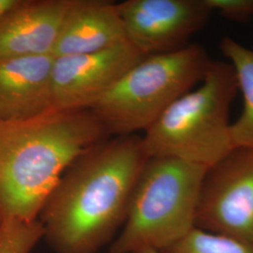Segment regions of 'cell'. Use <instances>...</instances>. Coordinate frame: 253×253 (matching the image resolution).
<instances>
[{"mask_svg": "<svg viewBox=\"0 0 253 253\" xmlns=\"http://www.w3.org/2000/svg\"><path fill=\"white\" fill-rule=\"evenodd\" d=\"M148 158L142 137L103 140L76 158L47 197L38 220L55 253H96L122 227Z\"/></svg>", "mask_w": 253, "mask_h": 253, "instance_id": "6da1fadb", "label": "cell"}, {"mask_svg": "<svg viewBox=\"0 0 253 253\" xmlns=\"http://www.w3.org/2000/svg\"><path fill=\"white\" fill-rule=\"evenodd\" d=\"M106 134L90 110L0 119V222L38 219L64 171Z\"/></svg>", "mask_w": 253, "mask_h": 253, "instance_id": "7a4b0ae2", "label": "cell"}, {"mask_svg": "<svg viewBox=\"0 0 253 253\" xmlns=\"http://www.w3.org/2000/svg\"><path fill=\"white\" fill-rule=\"evenodd\" d=\"M238 91L231 64L211 61L198 87L166 109L142 136L148 159L168 158L209 168L234 150L229 112Z\"/></svg>", "mask_w": 253, "mask_h": 253, "instance_id": "3957f363", "label": "cell"}, {"mask_svg": "<svg viewBox=\"0 0 253 253\" xmlns=\"http://www.w3.org/2000/svg\"><path fill=\"white\" fill-rule=\"evenodd\" d=\"M207 170L175 159H148L109 253L161 252L190 233L196 227L200 190Z\"/></svg>", "mask_w": 253, "mask_h": 253, "instance_id": "277c9868", "label": "cell"}, {"mask_svg": "<svg viewBox=\"0 0 253 253\" xmlns=\"http://www.w3.org/2000/svg\"><path fill=\"white\" fill-rule=\"evenodd\" d=\"M211 61L195 44L147 55L89 110L107 134L145 132L174 100L202 81Z\"/></svg>", "mask_w": 253, "mask_h": 253, "instance_id": "5b68a950", "label": "cell"}, {"mask_svg": "<svg viewBox=\"0 0 253 253\" xmlns=\"http://www.w3.org/2000/svg\"><path fill=\"white\" fill-rule=\"evenodd\" d=\"M196 227L253 245V149L235 148L208 168Z\"/></svg>", "mask_w": 253, "mask_h": 253, "instance_id": "8992f818", "label": "cell"}, {"mask_svg": "<svg viewBox=\"0 0 253 253\" xmlns=\"http://www.w3.org/2000/svg\"><path fill=\"white\" fill-rule=\"evenodd\" d=\"M144 57L128 41L96 53L54 56L52 110H89Z\"/></svg>", "mask_w": 253, "mask_h": 253, "instance_id": "52a82bcc", "label": "cell"}, {"mask_svg": "<svg viewBox=\"0 0 253 253\" xmlns=\"http://www.w3.org/2000/svg\"><path fill=\"white\" fill-rule=\"evenodd\" d=\"M117 8L126 40L145 56L190 45L212 13L205 0H126Z\"/></svg>", "mask_w": 253, "mask_h": 253, "instance_id": "ba28073f", "label": "cell"}, {"mask_svg": "<svg viewBox=\"0 0 253 253\" xmlns=\"http://www.w3.org/2000/svg\"><path fill=\"white\" fill-rule=\"evenodd\" d=\"M73 0H23L0 16V59L52 54Z\"/></svg>", "mask_w": 253, "mask_h": 253, "instance_id": "9c48e42d", "label": "cell"}, {"mask_svg": "<svg viewBox=\"0 0 253 253\" xmlns=\"http://www.w3.org/2000/svg\"><path fill=\"white\" fill-rule=\"evenodd\" d=\"M53 54L0 59V119H25L52 111Z\"/></svg>", "mask_w": 253, "mask_h": 253, "instance_id": "30bf717a", "label": "cell"}, {"mask_svg": "<svg viewBox=\"0 0 253 253\" xmlns=\"http://www.w3.org/2000/svg\"><path fill=\"white\" fill-rule=\"evenodd\" d=\"M117 3L73 0L59 29L52 54H91L126 42Z\"/></svg>", "mask_w": 253, "mask_h": 253, "instance_id": "8fae6325", "label": "cell"}, {"mask_svg": "<svg viewBox=\"0 0 253 253\" xmlns=\"http://www.w3.org/2000/svg\"><path fill=\"white\" fill-rule=\"evenodd\" d=\"M220 51L235 71L238 90L243 97V109L239 118L231 123L230 133L234 148L253 149V48L224 37Z\"/></svg>", "mask_w": 253, "mask_h": 253, "instance_id": "7c38bea8", "label": "cell"}, {"mask_svg": "<svg viewBox=\"0 0 253 253\" xmlns=\"http://www.w3.org/2000/svg\"><path fill=\"white\" fill-rule=\"evenodd\" d=\"M160 253H253V245L197 227Z\"/></svg>", "mask_w": 253, "mask_h": 253, "instance_id": "4fadbf2b", "label": "cell"}, {"mask_svg": "<svg viewBox=\"0 0 253 253\" xmlns=\"http://www.w3.org/2000/svg\"><path fill=\"white\" fill-rule=\"evenodd\" d=\"M42 238L43 229L38 219L0 222V253H30Z\"/></svg>", "mask_w": 253, "mask_h": 253, "instance_id": "5bb4252c", "label": "cell"}, {"mask_svg": "<svg viewBox=\"0 0 253 253\" xmlns=\"http://www.w3.org/2000/svg\"><path fill=\"white\" fill-rule=\"evenodd\" d=\"M208 8L235 23L253 20V0H205Z\"/></svg>", "mask_w": 253, "mask_h": 253, "instance_id": "9a60e30c", "label": "cell"}, {"mask_svg": "<svg viewBox=\"0 0 253 253\" xmlns=\"http://www.w3.org/2000/svg\"><path fill=\"white\" fill-rule=\"evenodd\" d=\"M22 1L23 0H0V16L17 7Z\"/></svg>", "mask_w": 253, "mask_h": 253, "instance_id": "2e32d148", "label": "cell"}, {"mask_svg": "<svg viewBox=\"0 0 253 253\" xmlns=\"http://www.w3.org/2000/svg\"><path fill=\"white\" fill-rule=\"evenodd\" d=\"M160 253L159 252H156V251H143V252H140V253Z\"/></svg>", "mask_w": 253, "mask_h": 253, "instance_id": "e0dca14e", "label": "cell"}]
</instances>
